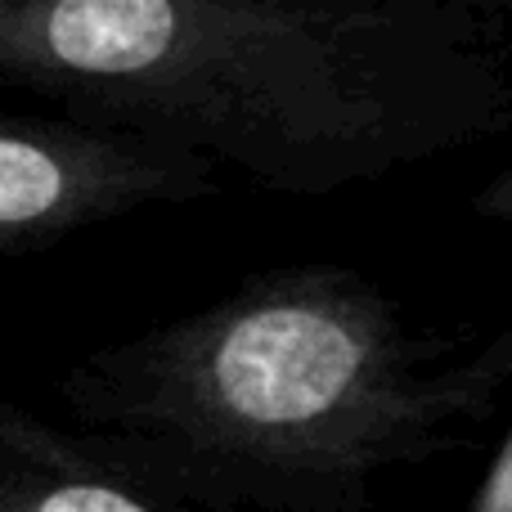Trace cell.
I'll return each instance as SVG.
<instances>
[{
  "label": "cell",
  "instance_id": "277c9868",
  "mask_svg": "<svg viewBox=\"0 0 512 512\" xmlns=\"http://www.w3.org/2000/svg\"><path fill=\"white\" fill-rule=\"evenodd\" d=\"M0 512H207L99 441L0 400Z\"/></svg>",
  "mask_w": 512,
  "mask_h": 512
},
{
  "label": "cell",
  "instance_id": "3957f363",
  "mask_svg": "<svg viewBox=\"0 0 512 512\" xmlns=\"http://www.w3.org/2000/svg\"><path fill=\"white\" fill-rule=\"evenodd\" d=\"M221 194V171L144 135L0 108V252H41L77 230Z\"/></svg>",
  "mask_w": 512,
  "mask_h": 512
},
{
  "label": "cell",
  "instance_id": "6da1fadb",
  "mask_svg": "<svg viewBox=\"0 0 512 512\" xmlns=\"http://www.w3.org/2000/svg\"><path fill=\"white\" fill-rule=\"evenodd\" d=\"M0 86L324 198L512 126L499 0H0Z\"/></svg>",
  "mask_w": 512,
  "mask_h": 512
},
{
  "label": "cell",
  "instance_id": "8992f818",
  "mask_svg": "<svg viewBox=\"0 0 512 512\" xmlns=\"http://www.w3.org/2000/svg\"><path fill=\"white\" fill-rule=\"evenodd\" d=\"M472 212L490 225H512V167L495 171V176L472 194Z\"/></svg>",
  "mask_w": 512,
  "mask_h": 512
},
{
  "label": "cell",
  "instance_id": "7a4b0ae2",
  "mask_svg": "<svg viewBox=\"0 0 512 512\" xmlns=\"http://www.w3.org/2000/svg\"><path fill=\"white\" fill-rule=\"evenodd\" d=\"M512 391V324L454 337L346 265H283L81 355L72 432L207 512H382Z\"/></svg>",
  "mask_w": 512,
  "mask_h": 512
},
{
  "label": "cell",
  "instance_id": "5b68a950",
  "mask_svg": "<svg viewBox=\"0 0 512 512\" xmlns=\"http://www.w3.org/2000/svg\"><path fill=\"white\" fill-rule=\"evenodd\" d=\"M459 512H512V432L499 441V450L490 454L486 472H481L477 486L468 490Z\"/></svg>",
  "mask_w": 512,
  "mask_h": 512
}]
</instances>
